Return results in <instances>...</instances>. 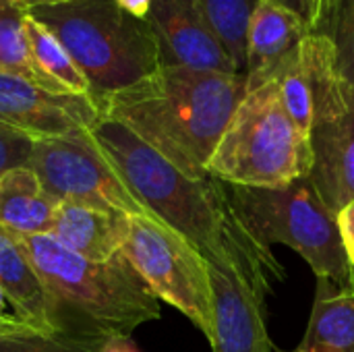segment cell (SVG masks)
Instances as JSON below:
<instances>
[{"label":"cell","mask_w":354,"mask_h":352,"mask_svg":"<svg viewBox=\"0 0 354 352\" xmlns=\"http://www.w3.org/2000/svg\"><path fill=\"white\" fill-rule=\"evenodd\" d=\"M89 133L147 214L183 234L214 266L232 272L263 303L284 268L243 222L226 183L180 172L118 120L102 116Z\"/></svg>","instance_id":"obj_1"},{"label":"cell","mask_w":354,"mask_h":352,"mask_svg":"<svg viewBox=\"0 0 354 352\" xmlns=\"http://www.w3.org/2000/svg\"><path fill=\"white\" fill-rule=\"evenodd\" d=\"M245 93V75L162 64L104 100L100 114L131 129L180 172L205 178L207 164Z\"/></svg>","instance_id":"obj_2"},{"label":"cell","mask_w":354,"mask_h":352,"mask_svg":"<svg viewBox=\"0 0 354 352\" xmlns=\"http://www.w3.org/2000/svg\"><path fill=\"white\" fill-rule=\"evenodd\" d=\"M19 241L50 297L56 332L116 340L160 319V299L122 251L108 261H89L50 234H19Z\"/></svg>","instance_id":"obj_3"},{"label":"cell","mask_w":354,"mask_h":352,"mask_svg":"<svg viewBox=\"0 0 354 352\" xmlns=\"http://www.w3.org/2000/svg\"><path fill=\"white\" fill-rule=\"evenodd\" d=\"M48 27L91 87L97 110L122 91L160 68V46L147 23L124 12L116 0H73L27 10Z\"/></svg>","instance_id":"obj_4"},{"label":"cell","mask_w":354,"mask_h":352,"mask_svg":"<svg viewBox=\"0 0 354 352\" xmlns=\"http://www.w3.org/2000/svg\"><path fill=\"white\" fill-rule=\"evenodd\" d=\"M311 166V139L290 120L278 81L272 79L245 93L207 164V174L226 185L282 189L307 178Z\"/></svg>","instance_id":"obj_5"},{"label":"cell","mask_w":354,"mask_h":352,"mask_svg":"<svg viewBox=\"0 0 354 352\" xmlns=\"http://www.w3.org/2000/svg\"><path fill=\"white\" fill-rule=\"evenodd\" d=\"M226 187L234 210L266 247L286 245L317 278L351 288V268L336 214L324 203L309 176L282 189Z\"/></svg>","instance_id":"obj_6"},{"label":"cell","mask_w":354,"mask_h":352,"mask_svg":"<svg viewBox=\"0 0 354 352\" xmlns=\"http://www.w3.org/2000/svg\"><path fill=\"white\" fill-rule=\"evenodd\" d=\"M301 54L313 89L309 180L338 216L354 203V85L338 73L328 37L309 33Z\"/></svg>","instance_id":"obj_7"},{"label":"cell","mask_w":354,"mask_h":352,"mask_svg":"<svg viewBox=\"0 0 354 352\" xmlns=\"http://www.w3.org/2000/svg\"><path fill=\"white\" fill-rule=\"evenodd\" d=\"M122 253L151 293L178 309L205 334L216 336L209 261L183 234L151 214L127 216Z\"/></svg>","instance_id":"obj_8"},{"label":"cell","mask_w":354,"mask_h":352,"mask_svg":"<svg viewBox=\"0 0 354 352\" xmlns=\"http://www.w3.org/2000/svg\"><path fill=\"white\" fill-rule=\"evenodd\" d=\"M25 166L37 174L44 189L58 201L127 216L147 214L104 156L89 129L35 141Z\"/></svg>","instance_id":"obj_9"},{"label":"cell","mask_w":354,"mask_h":352,"mask_svg":"<svg viewBox=\"0 0 354 352\" xmlns=\"http://www.w3.org/2000/svg\"><path fill=\"white\" fill-rule=\"evenodd\" d=\"M100 118L95 102L87 95L54 93L23 77L0 73V122L33 141L91 129Z\"/></svg>","instance_id":"obj_10"},{"label":"cell","mask_w":354,"mask_h":352,"mask_svg":"<svg viewBox=\"0 0 354 352\" xmlns=\"http://www.w3.org/2000/svg\"><path fill=\"white\" fill-rule=\"evenodd\" d=\"M147 23L158 39L162 64L241 75L195 0H151Z\"/></svg>","instance_id":"obj_11"},{"label":"cell","mask_w":354,"mask_h":352,"mask_svg":"<svg viewBox=\"0 0 354 352\" xmlns=\"http://www.w3.org/2000/svg\"><path fill=\"white\" fill-rule=\"evenodd\" d=\"M214 288V352H272L274 342L263 322V303L232 272L209 263Z\"/></svg>","instance_id":"obj_12"},{"label":"cell","mask_w":354,"mask_h":352,"mask_svg":"<svg viewBox=\"0 0 354 352\" xmlns=\"http://www.w3.org/2000/svg\"><path fill=\"white\" fill-rule=\"evenodd\" d=\"M307 35L297 12L276 0H259L247 31V91L276 79Z\"/></svg>","instance_id":"obj_13"},{"label":"cell","mask_w":354,"mask_h":352,"mask_svg":"<svg viewBox=\"0 0 354 352\" xmlns=\"http://www.w3.org/2000/svg\"><path fill=\"white\" fill-rule=\"evenodd\" d=\"M127 214L60 201L50 237L89 261H108L122 251Z\"/></svg>","instance_id":"obj_14"},{"label":"cell","mask_w":354,"mask_h":352,"mask_svg":"<svg viewBox=\"0 0 354 352\" xmlns=\"http://www.w3.org/2000/svg\"><path fill=\"white\" fill-rule=\"evenodd\" d=\"M60 201L27 166L0 176V224L17 234H50Z\"/></svg>","instance_id":"obj_15"},{"label":"cell","mask_w":354,"mask_h":352,"mask_svg":"<svg viewBox=\"0 0 354 352\" xmlns=\"http://www.w3.org/2000/svg\"><path fill=\"white\" fill-rule=\"evenodd\" d=\"M274 352H354V290L317 278V293L307 332L295 351Z\"/></svg>","instance_id":"obj_16"},{"label":"cell","mask_w":354,"mask_h":352,"mask_svg":"<svg viewBox=\"0 0 354 352\" xmlns=\"http://www.w3.org/2000/svg\"><path fill=\"white\" fill-rule=\"evenodd\" d=\"M0 286L41 326L50 324V297L33 270L19 234L0 224ZM56 332V330H54Z\"/></svg>","instance_id":"obj_17"},{"label":"cell","mask_w":354,"mask_h":352,"mask_svg":"<svg viewBox=\"0 0 354 352\" xmlns=\"http://www.w3.org/2000/svg\"><path fill=\"white\" fill-rule=\"evenodd\" d=\"M25 33L29 52L35 68L48 83V87L56 93H75L91 98V87L81 68L75 64L73 56L60 44V39L35 21L31 15L25 17Z\"/></svg>","instance_id":"obj_18"},{"label":"cell","mask_w":354,"mask_h":352,"mask_svg":"<svg viewBox=\"0 0 354 352\" xmlns=\"http://www.w3.org/2000/svg\"><path fill=\"white\" fill-rule=\"evenodd\" d=\"M257 2L259 0H195L241 75L247 71V31Z\"/></svg>","instance_id":"obj_19"},{"label":"cell","mask_w":354,"mask_h":352,"mask_svg":"<svg viewBox=\"0 0 354 352\" xmlns=\"http://www.w3.org/2000/svg\"><path fill=\"white\" fill-rule=\"evenodd\" d=\"M25 17L27 10L19 0H0V73L23 77L52 91L33 64L25 33Z\"/></svg>","instance_id":"obj_20"},{"label":"cell","mask_w":354,"mask_h":352,"mask_svg":"<svg viewBox=\"0 0 354 352\" xmlns=\"http://www.w3.org/2000/svg\"><path fill=\"white\" fill-rule=\"evenodd\" d=\"M278 87H280V98L284 104V110L288 112L290 120L295 127L311 139V127H313V89H311V79L301 54L299 52L280 68L276 75Z\"/></svg>","instance_id":"obj_21"},{"label":"cell","mask_w":354,"mask_h":352,"mask_svg":"<svg viewBox=\"0 0 354 352\" xmlns=\"http://www.w3.org/2000/svg\"><path fill=\"white\" fill-rule=\"evenodd\" d=\"M319 35L328 37L338 73L354 85V0H328Z\"/></svg>","instance_id":"obj_22"},{"label":"cell","mask_w":354,"mask_h":352,"mask_svg":"<svg viewBox=\"0 0 354 352\" xmlns=\"http://www.w3.org/2000/svg\"><path fill=\"white\" fill-rule=\"evenodd\" d=\"M110 340L79 334H35L0 338V352H102Z\"/></svg>","instance_id":"obj_23"},{"label":"cell","mask_w":354,"mask_h":352,"mask_svg":"<svg viewBox=\"0 0 354 352\" xmlns=\"http://www.w3.org/2000/svg\"><path fill=\"white\" fill-rule=\"evenodd\" d=\"M54 330L41 326L31 313H27L2 286H0V338L52 334Z\"/></svg>","instance_id":"obj_24"},{"label":"cell","mask_w":354,"mask_h":352,"mask_svg":"<svg viewBox=\"0 0 354 352\" xmlns=\"http://www.w3.org/2000/svg\"><path fill=\"white\" fill-rule=\"evenodd\" d=\"M35 141L25 133L0 122V176L10 168L25 166L31 158Z\"/></svg>","instance_id":"obj_25"},{"label":"cell","mask_w":354,"mask_h":352,"mask_svg":"<svg viewBox=\"0 0 354 352\" xmlns=\"http://www.w3.org/2000/svg\"><path fill=\"white\" fill-rule=\"evenodd\" d=\"M276 2L297 12L309 33H317V35L322 33L326 10H328V0H276Z\"/></svg>","instance_id":"obj_26"},{"label":"cell","mask_w":354,"mask_h":352,"mask_svg":"<svg viewBox=\"0 0 354 352\" xmlns=\"http://www.w3.org/2000/svg\"><path fill=\"white\" fill-rule=\"evenodd\" d=\"M336 220H338L342 245H344L348 268H351V290H354V203L346 205L344 210H340Z\"/></svg>","instance_id":"obj_27"},{"label":"cell","mask_w":354,"mask_h":352,"mask_svg":"<svg viewBox=\"0 0 354 352\" xmlns=\"http://www.w3.org/2000/svg\"><path fill=\"white\" fill-rule=\"evenodd\" d=\"M116 4H118L124 12H129L131 17L141 19V21L147 19L149 8H151V0H116Z\"/></svg>","instance_id":"obj_28"},{"label":"cell","mask_w":354,"mask_h":352,"mask_svg":"<svg viewBox=\"0 0 354 352\" xmlns=\"http://www.w3.org/2000/svg\"><path fill=\"white\" fill-rule=\"evenodd\" d=\"M102 352H139L137 346L131 342V338H116V340H110Z\"/></svg>","instance_id":"obj_29"},{"label":"cell","mask_w":354,"mask_h":352,"mask_svg":"<svg viewBox=\"0 0 354 352\" xmlns=\"http://www.w3.org/2000/svg\"><path fill=\"white\" fill-rule=\"evenodd\" d=\"M21 6L25 10H31V8H39V6H56V4H64V2H73V0H19Z\"/></svg>","instance_id":"obj_30"}]
</instances>
